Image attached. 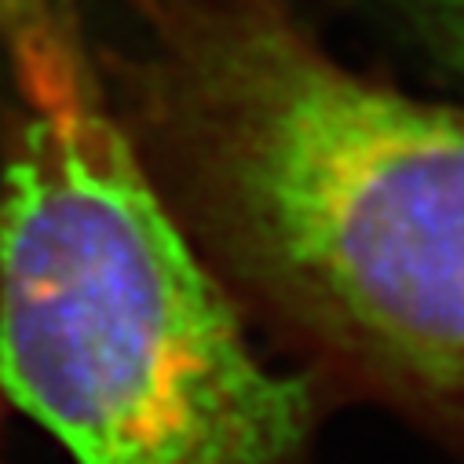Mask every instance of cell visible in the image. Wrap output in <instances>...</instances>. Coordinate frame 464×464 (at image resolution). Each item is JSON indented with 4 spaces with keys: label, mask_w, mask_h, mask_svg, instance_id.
Here are the masks:
<instances>
[{
    "label": "cell",
    "mask_w": 464,
    "mask_h": 464,
    "mask_svg": "<svg viewBox=\"0 0 464 464\" xmlns=\"http://www.w3.org/2000/svg\"><path fill=\"white\" fill-rule=\"evenodd\" d=\"M442 63L464 73V0H381Z\"/></svg>",
    "instance_id": "obj_4"
},
{
    "label": "cell",
    "mask_w": 464,
    "mask_h": 464,
    "mask_svg": "<svg viewBox=\"0 0 464 464\" xmlns=\"http://www.w3.org/2000/svg\"><path fill=\"white\" fill-rule=\"evenodd\" d=\"M0 381L77 464H318L333 402L275 370L84 81L0 187Z\"/></svg>",
    "instance_id": "obj_2"
},
{
    "label": "cell",
    "mask_w": 464,
    "mask_h": 464,
    "mask_svg": "<svg viewBox=\"0 0 464 464\" xmlns=\"http://www.w3.org/2000/svg\"><path fill=\"white\" fill-rule=\"evenodd\" d=\"M118 121L249 329L464 460V106L336 59L293 0H140Z\"/></svg>",
    "instance_id": "obj_1"
},
{
    "label": "cell",
    "mask_w": 464,
    "mask_h": 464,
    "mask_svg": "<svg viewBox=\"0 0 464 464\" xmlns=\"http://www.w3.org/2000/svg\"><path fill=\"white\" fill-rule=\"evenodd\" d=\"M0 41L12 52V66L26 102H52L92 77L63 0H0Z\"/></svg>",
    "instance_id": "obj_3"
}]
</instances>
